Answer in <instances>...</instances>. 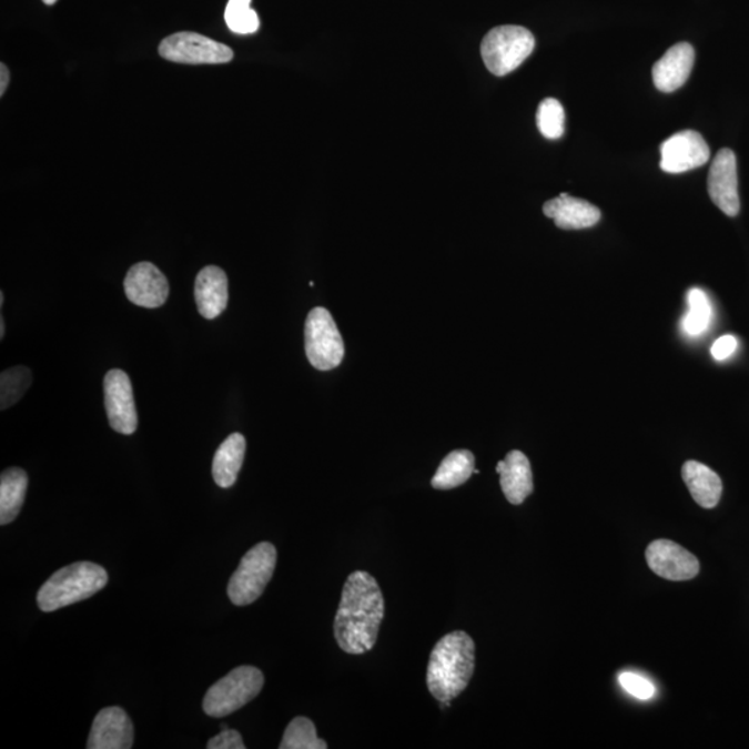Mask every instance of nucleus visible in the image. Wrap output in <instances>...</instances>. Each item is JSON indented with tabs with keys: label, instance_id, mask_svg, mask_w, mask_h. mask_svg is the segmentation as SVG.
I'll list each match as a JSON object with an SVG mask.
<instances>
[{
	"label": "nucleus",
	"instance_id": "f257e3e1",
	"mask_svg": "<svg viewBox=\"0 0 749 749\" xmlns=\"http://www.w3.org/2000/svg\"><path fill=\"white\" fill-rule=\"evenodd\" d=\"M385 618V598L374 576L355 570L344 583L335 625L337 646L344 652L361 655L371 651Z\"/></svg>",
	"mask_w": 749,
	"mask_h": 749
},
{
	"label": "nucleus",
	"instance_id": "f03ea898",
	"mask_svg": "<svg viewBox=\"0 0 749 749\" xmlns=\"http://www.w3.org/2000/svg\"><path fill=\"white\" fill-rule=\"evenodd\" d=\"M475 671V642L465 631H453L432 649L427 688L438 704L452 701L468 687Z\"/></svg>",
	"mask_w": 749,
	"mask_h": 749
},
{
	"label": "nucleus",
	"instance_id": "7ed1b4c3",
	"mask_svg": "<svg viewBox=\"0 0 749 749\" xmlns=\"http://www.w3.org/2000/svg\"><path fill=\"white\" fill-rule=\"evenodd\" d=\"M109 575L93 563H75L61 568L39 588L37 603L43 613H53L94 596L108 585Z\"/></svg>",
	"mask_w": 749,
	"mask_h": 749
},
{
	"label": "nucleus",
	"instance_id": "20e7f679",
	"mask_svg": "<svg viewBox=\"0 0 749 749\" xmlns=\"http://www.w3.org/2000/svg\"><path fill=\"white\" fill-rule=\"evenodd\" d=\"M263 686V671L254 666H239L210 687L203 699L204 712L211 718H225L257 697Z\"/></svg>",
	"mask_w": 749,
	"mask_h": 749
},
{
	"label": "nucleus",
	"instance_id": "39448f33",
	"mask_svg": "<svg viewBox=\"0 0 749 749\" xmlns=\"http://www.w3.org/2000/svg\"><path fill=\"white\" fill-rule=\"evenodd\" d=\"M535 37L525 27L499 26L483 38L480 53L487 70L504 77L518 69L535 49Z\"/></svg>",
	"mask_w": 749,
	"mask_h": 749
},
{
	"label": "nucleus",
	"instance_id": "423d86ee",
	"mask_svg": "<svg viewBox=\"0 0 749 749\" xmlns=\"http://www.w3.org/2000/svg\"><path fill=\"white\" fill-rule=\"evenodd\" d=\"M276 548L271 543H259L244 555L227 585V597L237 607L253 604L263 596L274 575Z\"/></svg>",
	"mask_w": 749,
	"mask_h": 749
},
{
	"label": "nucleus",
	"instance_id": "0eeeda50",
	"mask_svg": "<svg viewBox=\"0 0 749 749\" xmlns=\"http://www.w3.org/2000/svg\"><path fill=\"white\" fill-rule=\"evenodd\" d=\"M305 353L318 371H331L342 364L344 343L332 314L324 307L310 311L304 327Z\"/></svg>",
	"mask_w": 749,
	"mask_h": 749
},
{
	"label": "nucleus",
	"instance_id": "6e6552de",
	"mask_svg": "<svg viewBox=\"0 0 749 749\" xmlns=\"http://www.w3.org/2000/svg\"><path fill=\"white\" fill-rule=\"evenodd\" d=\"M161 58L180 64H225L233 52L224 43L196 32H176L160 43Z\"/></svg>",
	"mask_w": 749,
	"mask_h": 749
},
{
	"label": "nucleus",
	"instance_id": "1a4fd4ad",
	"mask_svg": "<svg viewBox=\"0 0 749 749\" xmlns=\"http://www.w3.org/2000/svg\"><path fill=\"white\" fill-rule=\"evenodd\" d=\"M104 405L109 424L121 435L138 429V413L130 376L121 370H111L104 376Z\"/></svg>",
	"mask_w": 749,
	"mask_h": 749
},
{
	"label": "nucleus",
	"instance_id": "9d476101",
	"mask_svg": "<svg viewBox=\"0 0 749 749\" xmlns=\"http://www.w3.org/2000/svg\"><path fill=\"white\" fill-rule=\"evenodd\" d=\"M710 150L701 133L687 130L660 144V169L669 174L698 169L708 163Z\"/></svg>",
	"mask_w": 749,
	"mask_h": 749
},
{
	"label": "nucleus",
	"instance_id": "9b49d317",
	"mask_svg": "<svg viewBox=\"0 0 749 749\" xmlns=\"http://www.w3.org/2000/svg\"><path fill=\"white\" fill-rule=\"evenodd\" d=\"M649 569L655 575L671 581L691 580L699 574V560L696 555L675 541L655 540L646 549Z\"/></svg>",
	"mask_w": 749,
	"mask_h": 749
},
{
	"label": "nucleus",
	"instance_id": "f8f14e48",
	"mask_svg": "<svg viewBox=\"0 0 749 749\" xmlns=\"http://www.w3.org/2000/svg\"><path fill=\"white\" fill-rule=\"evenodd\" d=\"M708 193L716 208L726 215L736 216L740 213L737 160L732 150L721 149L715 155L708 175Z\"/></svg>",
	"mask_w": 749,
	"mask_h": 749
},
{
	"label": "nucleus",
	"instance_id": "ddd939ff",
	"mask_svg": "<svg viewBox=\"0 0 749 749\" xmlns=\"http://www.w3.org/2000/svg\"><path fill=\"white\" fill-rule=\"evenodd\" d=\"M124 291L128 300L139 307L159 308L169 298L170 283L158 266L142 261L128 271Z\"/></svg>",
	"mask_w": 749,
	"mask_h": 749
},
{
	"label": "nucleus",
	"instance_id": "4468645a",
	"mask_svg": "<svg viewBox=\"0 0 749 749\" xmlns=\"http://www.w3.org/2000/svg\"><path fill=\"white\" fill-rule=\"evenodd\" d=\"M133 725L124 709L110 707L100 710L93 720L88 749H130Z\"/></svg>",
	"mask_w": 749,
	"mask_h": 749
},
{
	"label": "nucleus",
	"instance_id": "2eb2a0df",
	"mask_svg": "<svg viewBox=\"0 0 749 749\" xmlns=\"http://www.w3.org/2000/svg\"><path fill=\"white\" fill-rule=\"evenodd\" d=\"M696 50L690 43L671 47L652 67V81L658 91L670 93L685 85L691 74Z\"/></svg>",
	"mask_w": 749,
	"mask_h": 749
},
{
	"label": "nucleus",
	"instance_id": "dca6fc26",
	"mask_svg": "<svg viewBox=\"0 0 749 749\" xmlns=\"http://www.w3.org/2000/svg\"><path fill=\"white\" fill-rule=\"evenodd\" d=\"M543 213L554 220L560 230H586L601 220V211L596 205L571 198L568 193H560L558 198L548 200L543 205Z\"/></svg>",
	"mask_w": 749,
	"mask_h": 749
},
{
	"label": "nucleus",
	"instance_id": "f3484780",
	"mask_svg": "<svg viewBox=\"0 0 749 749\" xmlns=\"http://www.w3.org/2000/svg\"><path fill=\"white\" fill-rule=\"evenodd\" d=\"M194 298L200 315L205 320H215L224 313L230 300L224 270L215 265L204 266L194 282Z\"/></svg>",
	"mask_w": 749,
	"mask_h": 749
},
{
	"label": "nucleus",
	"instance_id": "a211bd4d",
	"mask_svg": "<svg viewBox=\"0 0 749 749\" xmlns=\"http://www.w3.org/2000/svg\"><path fill=\"white\" fill-rule=\"evenodd\" d=\"M505 498L520 505L533 493V474L529 459L518 449L509 452L496 466Z\"/></svg>",
	"mask_w": 749,
	"mask_h": 749
},
{
	"label": "nucleus",
	"instance_id": "6ab92c4d",
	"mask_svg": "<svg viewBox=\"0 0 749 749\" xmlns=\"http://www.w3.org/2000/svg\"><path fill=\"white\" fill-rule=\"evenodd\" d=\"M681 476L694 502L699 507L712 509L719 504L721 493H723V483H721L720 476L709 466L698 463V460H687L682 465Z\"/></svg>",
	"mask_w": 749,
	"mask_h": 749
},
{
	"label": "nucleus",
	"instance_id": "aec40b11",
	"mask_svg": "<svg viewBox=\"0 0 749 749\" xmlns=\"http://www.w3.org/2000/svg\"><path fill=\"white\" fill-rule=\"evenodd\" d=\"M246 438L241 433H232L216 449L213 459V477L216 486L230 488L235 485L242 469Z\"/></svg>",
	"mask_w": 749,
	"mask_h": 749
},
{
	"label": "nucleus",
	"instance_id": "412c9836",
	"mask_svg": "<svg viewBox=\"0 0 749 749\" xmlns=\"http://www.w3.org/2000/svg\"><path fill=\"white\" fill-rule=\"evenodd\" d=\"M27 488L28 475L21 468L6 469L0 476V525H8L19 516Z\"/></svg>",
	"mask_w": 749,
	"mask_h": 749
},
{
	"label": "nucleus",
	"instance_id": "4be33fe9",
	"mask_svg": "<svg viewBox=\"0 0 749 749\" xmlns=\"http://www.w3.org/2000/svg\"><path fill=\"white\" fill-rule=\"evenodd\" d=\"M475 472V457L468 449H455L442 460L435 476L432 479V487L437 490H449L464 485Z\"/></svg>",
	"mask_w": 749,
	"mask_h": 749
},
{
	"label": "nucleus",
	"instance_id": "5701e85b",
	"mask_svg": "<svg viewBox=\"0 0 749 749\" xmlns=\"http://www.w3.org/2000/svg\"><path fill=\"white\" fill-rule=\"evenodd\" d=\"M688 313L682 320V327L690 336L702 335L708 330L710 318H712V307H710L707 293L701 289L692 287L687 293Z\"/></svg>",
	"mask_w": 749,
	"mask_h": 749
},
{
	"label": "nucleus",
	"instance_id": "b1692460",
	"mask_svg": "<svg viewBox=\"0 0 749 749\" xmlns=\"http://www.w3.org/2000/svg\"><path fill=\"white\" fill-rule=\"evenodd\" d=\"M32 383L31 371L27 366H13L0 376V408L8 409L20 402Z\"/></svg>",
	"mask_w": 749,
	"mask_h": 749
},
{
	"label": "nucleus",
	"instance_id": "393cba45",
	"mask_svg": "<svg viewBox=\"0 0 749 749\" xmlns=\"http://www.w3.org/2000/svg\"><path fill=\"white\" fill-rule=\"evenodd\" d=\"M281 749H326L327 743L316 736L313 721L303 716L294 718L283 735Z\"/></svg>",
	"mask_w": 749,
	"mask_h": 749
},
{
	"label": "nucleus",
	"instance_id": "a878e982",
	"mask_svg": "<svg viewBox=\"0 0 749 749\" xmlns=\"http://www.w3.org/2000/svg\"><path fill=\"white\" fill-rule=\"evenodd\" d=\"M252 0H230L225 9V22L232 32L249 36L259 30L260 19L252 9Z\"/></svg>",
	"mask_w": 749,
	"mask_h": 749
},
{
	"label": "nucleus",
	"instance_id": "bb28decb",
	"mask_svg": "<svg viewBox=\"0 0 749 749\" xmlns=\"http://www.w3.org/2000/svg\"><path fill=\"white\" fill-rule=\"evenodd\" d=\"M538 131L547 139H558L565 132V110L557 99L548 98L538 105Z\"/></svg>",
	"mask_w": 749,
	"mask_h": 749
},
{
	"label": "nucleus",
	"instance_id": "cd10ccee",
	"mask_svg": "<svg viewBox=\"0 0 749 749\" xmlns=\"http://www.w3.org/2000/svg\"><path fill=\"white\" fill-rule=\"evenodd\" d=\"M619 682L627 692L631 694L632 697L642 699V701H647L655 696V686L646 677L625 671V674L619 675Z\"/></svg>",
	"mask_w": 749,
	"mask_h": 749
},
{
	"label": "nucleus",
	"instance_id": "c85d7f7f",
	"mask_svg": "<svg viewBox=\"0 0 749 749\" xmlns=\"http://www.w3.org/2000/svg\"><path fill=\"white\" fill-rule=\"evenodd\" d=\"M209 749H244L241 732L236 730H222L219 736L211 738L208 742Z\"/></svg>",
	"mask_w": 749,
	"mask_h": 749
},
{
	"label": "nucleus",
	"instance_id": "c756f323",
	"mask_svg": "<svg viewBox=\"0 0 749 749\" xmlns=\"http://www.w3.org/2000/svg\"><path fill=\"white\" fill-rule=\"evenodd\" d=\"M737 348V338L731 335H725L718 338L710 348V354L716 361H725L735 354Z\"/></svg>",
	"mask_w": 749,
	"mask_h": 749
},
{
	"label": "nucleus",
	"instance_id": "7c9ffc66",
	"mask_svg": "<svg viewBox=\"0 0 749 749\" xmlns=\"http://www.w3.org/2000/svg\"><path fill=\"white\" fill-rule=\"evenodd\" d=\"M10 81V72L6 64H0V94H4Z\"/></svg>",
	"mask_w": 749,
	"mask_h": 749
},
{
	"label": "nucleus",
	"instance_id": "2f4dec72",
	"mask_svg": "<svg viewBox=\"0 0 749 749\" xmlns=\"http://www.w3.org/2000/svg\"><path fill=\"white\" fill-rule=\"evenodd\" d=\"M0 337H4V320L2 316V320H0Z\"/></svg>",
	"mask_w": 749,
	"mask_h": 749
},
{
	"label": "nucleus",
	"instance_id": "473e14b6",
	"mask_svg": "<svg viewBox=\"0 0 749 749\" xmlns=\"http://www.w3.org/2000/svg\"><path fill=\"white\" fill-rule=\"evenodd\" d=\"M42 2H43L44 4L52 6V4H54L55 2H58V0H42Z\"/></svg>",
	"mask_w": 749,
	"mask_h": 749
}]
</instances>
